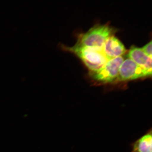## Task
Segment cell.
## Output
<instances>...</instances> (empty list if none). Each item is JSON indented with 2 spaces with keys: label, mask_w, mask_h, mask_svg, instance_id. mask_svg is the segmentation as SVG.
<instances>
[{
  "label": "cell",
  "mask_w": 152,
  "mask_h": 152,
  "mask_svg": "<svg viewBox=\"0 0 152 152\" xmlns=\"http://www.w3.org/2000/svg\"><path fill=\"white\" fill-rule=\"evenodd\" d=\"M124 59L123 56L109 60L100 69L90 73L92 78L96 81L107 83L116 80L120 66Z\"/></svg>",
  "instance_id": "3"
},
{
  "label": "cell",
  "mask_w": 152,
  "mask_h": 152,
  "mask_svg": "<svg viewBox=\"0 0 152 152\" xmlns=\"http://www.w3.org/2000/svg\"><path fill=\"white\" fill-rule=\"evenodd\" d=\"M152 128L135 141L131 143V152H152Z\"/></svg>",
  "instance_id": "7"
},
{
  "label": "cell",
  "mask_w": 152,
  "mask_h": 152,
  "mask_svg": "<svg viewBox=\"0 0 152 152\" xmlns=\"http://www.w3.org/2000/svg\"><path fill=\"white\" fill-rule=\"evenodd\" d=\"M59 46L63 50L73 53L79 57L88 69L90 73L100 69L108 61L102 52L93 48L83 46L77 43L72 47L61 44Z\"/></svg>",
  "instance_id": "1"
},
{
  "label": "cell",
  "mask_w": 152,
  "mask_h": 152,
  "mask_svg": "<svg viewBox=\"0 0 152 152\" xmlns=\"http://www.w3.org/2000/svg\"><path fill=\"white\" fill-rule=\"evenodd\" d=\"M126 51L122 43L114 35L107 39L102 50V52L108 61L122 56Z\"/></svg>",
  "instance_id": "5"
},
{
  "label": "cell",
  "mask_w": 152,
  "mask_h": 152,
  "mask_svg": "<svg viewBox=\"0 0 152 152\" xmlns=\"http://www.w3.org/2000/svg\"><path fill=\"white\" fill-rule=\"evenodd\" d=\"M143 51L149 57H152V41H150L145 45L142 48Z\"/></svg>",
  "instance_id": "8"
},
{
  "label": "cell",
  "mask_w": 152,
  "mask_h": 152,
  "mask_svg": "<svg viewBox=\"0 0 152 152\" xmlns=\"http://www.w3.org/2000/svg\"><path fill=\"white\" fill-rule=\"evenodd\" d=\"M116 30L109 24H97L79 38L77 44L83 46L93 48L102 52L107 39L114 35Z\"/></svg>",
  "instance_id": "2"
},
{
  "label": "cell",
  "mask_w": 152,
  "mask_h": 152,
  "mask_svg": "<svg viewBox=\"0 0 152 152\" xmlns=\"http://www.w3.org/2000/svg\"><path fill=\"white\" fill-rule=\"evenodd\" d=\"M151 76L149 74L132 60L128 58L124 60L120 66L116 81H126Z\"/></svg>",
  "instance_id": "4"
},
{
  "label": "cell",
  "mask_w": 152,
  "mask_h": 152,
  "mask_svg": "<svg viewBox=\"0 0 152 152\" xmlns=\"http://www.w3.org/2000/svg\"><path fill=\"white\" fill-rule=\"evenodd\" d=\"M128 58L132 60L151 76L152 57L147 56L141 48L136 47L131 48L128 53Z\"/></svg>",
  "instance_id": "6"
}]
</instances>
